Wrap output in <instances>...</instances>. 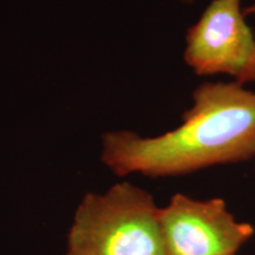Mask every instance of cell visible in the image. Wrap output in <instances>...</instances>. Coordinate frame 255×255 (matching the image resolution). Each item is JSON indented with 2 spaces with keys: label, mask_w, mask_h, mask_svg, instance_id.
I'll return each mask as SVG.
<instances>
[{
  "label": "cell",
  "mask_w": 255,
  "mask_h": 255,
  "mask_svg": "<svg viewBox=\"0 0 255 255\" xmlns=\"http://www.w3.org/2000/svg\"><path fill=\"white\" fill-rule=\"evenodd\" d=\"M255 157V92L233 83H205L182 124L157 137L103 136L102 162L116 174L177 176Z\"/></svg>",
  "instance_id": "1"
},
{
  "label": "cell",
  "mask_w": 255,
  "mask_h": 255,
  "mask_svg": "<svg viewBox=\"0 0 255 255\" xmlns=\"http://www.w3.org/2000/svg\"><path fill=\"white\" fill-rule=\"evenodd\" d=\"M154 196L129 182L89 193L76 209L65 255H165Z\"/></svg>",
  "instance_id": "2"
},
{
  "label": "cell",
  "mask_w": 255,
  "mask_h": 255,
  "mask_svg": "<svg viewBox=\"0 0 255 255\" xmlns=\"http://www.w3.org/2000/svg\"><path fill=\"white\" fill-rule=\"evenodd\" d=\"M158 218L165 255H237L255 233L251 223L234 218L222 199L175 194Z\"/></svg>",
  "instance_id": "3"
},
{
  "label": "cell",
  "mask_w": 255,
  "mask_h": 255,
  "mask_svg": "<svg viewBox=\"0 0 255 255\" xmlns=\"http://www.w3.org/2000/svg\"><path fill=\"white\" fill-rule=\"evenodd\" d=\"M255 56V34L241 0H213L187 34L186 63L199 76L225 73L244 85Z\"/></svg>",
  "instance_id": "4"
},
{
  "label": "cell",
  "mask_w": 255,
  "mask_h": 255,
  "mask_svg": "<svg viewBox=\"0 0 255 255\" xmlns=\"http://www.w3.org/2000/svg\"><path fill=\"white\" fill-rule=\"evenodd\" d=\"M244 14L245 15H255V2L244 9ZM248 82H255V56H254V60H253V63H252L251 70H250V72H248L245 83H248Z\"/></svg>",
  "instance_id": "5"
}]
</instances>
